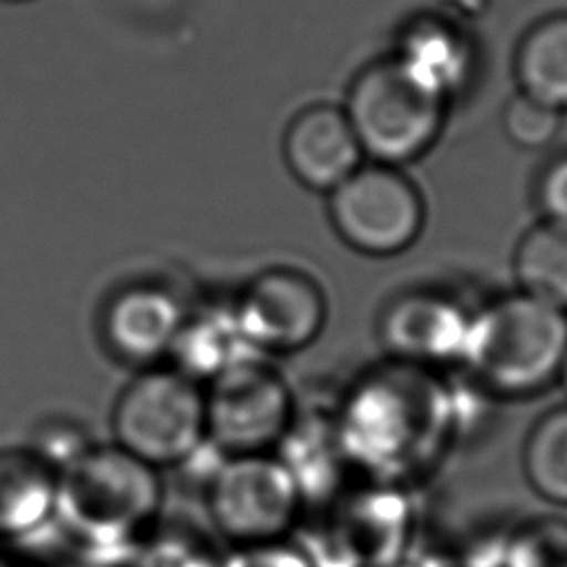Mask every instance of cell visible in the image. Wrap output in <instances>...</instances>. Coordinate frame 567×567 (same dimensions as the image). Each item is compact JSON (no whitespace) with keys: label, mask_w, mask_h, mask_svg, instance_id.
<instances>
[{"label":"cell","mask_w":567,"mask_h":567,"mask_svg":"<svg viewBox=\"0 0 567 567\" xmlns=\"http://www.w3.org/2000/svg\"><path fill=\"white\" fill-rule=\"evenodd\" d=\"M396 58L410 69V73L443 97L461 84L470 66L465 42L441 22L414 24L405 33Z\"/></svg>","instance_id":"2e32d148"},{"label":"cell","mask_w":567,"mask_h":567,"mask_svg":"<svg viewBox=\"0 0 567 567\" xmlns=\"http://www.w3.org/2000/svg\"><path fill=\"white\" fill-rule=\"evenodd\" d=\"M501 124L505 137L514 146L525 151H538L556 140L563 124V113L518 91L507 100Z\"/></svg>","instance_id":"ac0fdd59"},{"label":"cell","mask_w":567,"mask_h":567,"mask_svg":"<svg viewBox=\"0 0 567 567\" xmlns=\"http://www.w3.org/2000/svg\"><path fill=\"white\" fill-rule=\"evenodd\" d=\"M558 379H560V383H563V388H565V392H567V354H565V361H563V365H560Z\"/></svg>","instance_id":"ffe728a7"},{"label":"cell","mask_w":567,"mask_h":567,"mask_svg":"<svg viewBox=\"0 0 567 567\" xmlns=\"http://www.w3.org/2000/svg\"><path fill=\"white\" fill-rule=\"evenodd\" d=\"M168 357L175 359L173 368L202 383L241 361L255 359L257 352L244 339L233 310H228L193 319L186 315Z\"/></svg>","instance_id":"4fadbf2b"},{"label":"cell","mask_w":567,"mask_h":567,"mask_svg":"<svg viewBox=\"0 0 567 567\" xmlns=\"http://www.w3.org/2000/svg\"><path fill=\"white\" fill-rule=\"evenodd\" d=\"M184 319L186 312L173 292L142 284L115 292L100 326L109 352L142 370L171 354Z\"/></svg>","instance_id":"8fae6325"},{"label":"cell","mask_w":567,"mask_h":567,"mask_svg":"<svg viewBox=\"0 0 567 567\" xmlns=\"http://www.w3.org/2000/svg\"><path fill=\"white\" fill-rule=\"evenodd\" d=\"M208 514L233 543L261 547L295 523L301 487L288 465L270 454L224 456L208 481Z\"/></svg>","instance_id":"8992f818"},{"label":"cell","mask_w":567,"mask_h":567,"mask_svg":"<svg viewBox=\"0 0 567 567\" xmlns=\"http://www.w3.org/2000/svg\"><path fill=\"white\" fill-rule=\"evenodd\" d=\"M514 279L520 292L567 312V226L536 221L516 244Z\"/></svg>","instance_id":"9a60e30c"},{"label":"cell","mask_w":567,"mask_h":567,"mask_svg":"<svg viewBox=\"0 0 567 567\" xmlns=\"http://www.w3.org/2000/svg\"><path fill=\"white\" fill-rule=\"evenodd\" d=\"M343 111L370 162L401 166L436 142L445 117V97L392 55L354 75Z\"/></svg>","instance_id":"7a4b0ae2"},{"label":"cell","mask_w":567,"mask_h":567,"mask_svg":"<svg viewBox=\"0 0 567 567\" xmlns=\"http://www.w3.org/2000/svg\"><path fill=\"white\" fill-rule=\"evenodd\" d=\"M514 73L518 91L567 111V13L538 20L520 38Z\"/></svg>","instance_id":"5bb4252c"},{"label":"cell","mask_w":567,"mask_h":567,"mask_svg":"<svg viewBox=\"0 0 567 567\" xmlns=\"http://www.w3.org/2000/svg\"><path fill=\"white\" fill-rule=\"evenodd\" d=\"M534 195L543 219L567 226V155L551 159L543 168Z\"/></svg>","instance_id":"d6986e66"},{"label":"cell","mask_w":567,"mask_h":567,"mask_svg":"<svg viewBox=\"0 0 567 567\" xmlns=\"http://www.w3.org/2000/svg\"><path fill=\"white\" fill-rule=\"evenodd\" d=\"M233 315L255 352H295L319 337L328 303L310 275L281 266L255 275L233 306Z\"/></svg>","instance_id":"ba28073f"},{"label":"cell","mask_w":567,"mask_h":567,"mask_svg":"<svg viewBox=\"0 0 567 567\" xmlns=\"http://www.w3.org/2000/svg\"><path fill=\"white\" fill-rule=\"evenodd\" d=\"M113 445L164 470L188 461L206 443L204 385L173 365L142 368L111 408Z\"/></svg>","instance_id":"277c9868"},{"label":"cell","mask_w":567,"mask_h":567,"mask_svg":"<svg viewBox=\"0 0 567 567\" xmlns=\"http://www.w3.org/2000/svg\"><path fill=\"white\" fill-rule=\"evenodd\" d=\"M0 2H29V0H0Z\"/></svg>","instance_id":"44dd1931"},{"label":"cell","mask_w":567,"mask_h":567,"mask_svg":"<svg viewBox=\"0 0 567 567\" xmlns=\"http://www.w3.org/2000/svg\"><path fill=\"white\" fill-rule=\"evenodd\" d=\"M523 474L540 498L567 507V405L543 412L529 427Z\"/></svg>","instance_id":"e0dca14e"},{"label":"cell","mask_w":567,"mask_h":567,"mask_svg":"<svg viewBox=\"0 0 567 567\" xmlns=\"http://www.w3.org/2000/svg\"><path fill=\"white\" fill-rule=\"evenodd\" d=\"M567 354V312L520 290L472 312L461 363L487 390L527 396L558 379Z\"/></svg>","instance_id":"6da1fadb"},{"label":"cell","mask_w":567,"mask_h":567,"mask_svg":"<svg viewBox=\"0 0 567 567\" xmlns=\"http://www.w3.org/2000/svg\"><path fill=\"white\" fill-rule=\"evenodd\" d=\"M206 441L224 456L264 454L292 421V394L284 377L257 357L206 381Z\"/></svg>","instance_id":"52a82bcc"},{"label":"cell","mask_w":567,"mask_h":567,"mask_svg":"<svg viewBox=\"0 0 567 567\" xmlns=\"http://www.w3.org/2000/svg\"><path fill=\"white\" fill-rule=\"evenodd\" d=\"M159 472L117 445H91L60 472L58 518L91 540H124L153 523Z\"/></svg>","instance_id":"3957f363"},{"label":"cell","mask_w":567,"mask_h":567,"mask_svg":"<svg viewBox=\"0 0 567 567\" xmlns=\"http://www.w3.org/2000/svg\"><path fill=\"white\" fill-rule=\"evenodd\" d=\"M328 217L339 239L357 252L392 257L419 239L425 202L399 166L370 162L328 193Z\"/></svg>","instance_id":"5b68a950"},{"label":"cell","mask_w":567,"mask_h":567,"mask_svg":"<svg viewBox=\"0 0 567 567\" xmlns=\"http://www.w3.org/2000/svg\"><path fill=\"white\" fill-rule=\"evenodd\" d=\"M470 317L452 297L434 290L396 295L379 317V339L399 361L410 365L461 363Z\"/></svg>","instance_id":"9c48e42d"},{"label":"cell","mask_w":567,"mask_h":567,"mask_svg":"<svg viewBox=\"0 0 567 567\" xmlns=\"http://www.w3.org/2000/svg\"><path fill=\"white\" fill-rule=\"evenodd\" d=\"M281 153L292 177L319 193H330L365 159L343 106L301 109L284 131Z\"/></svg>","instance_id":"30bf717a"},{"label":"cell","mask_w":567,"mask_h":567,"mask_svg":"<svg viewBox=\"0 0 567 567\" xmlns=\"http://www.w3.org/2000/svg\"><path fill=\"white\" fill-rule=\"evenodd\" d=\"M60 472L31 445L0 450V538H24L58 518Z\"/></svg>","instance_id":"7c38bea8"}]
</instances>
